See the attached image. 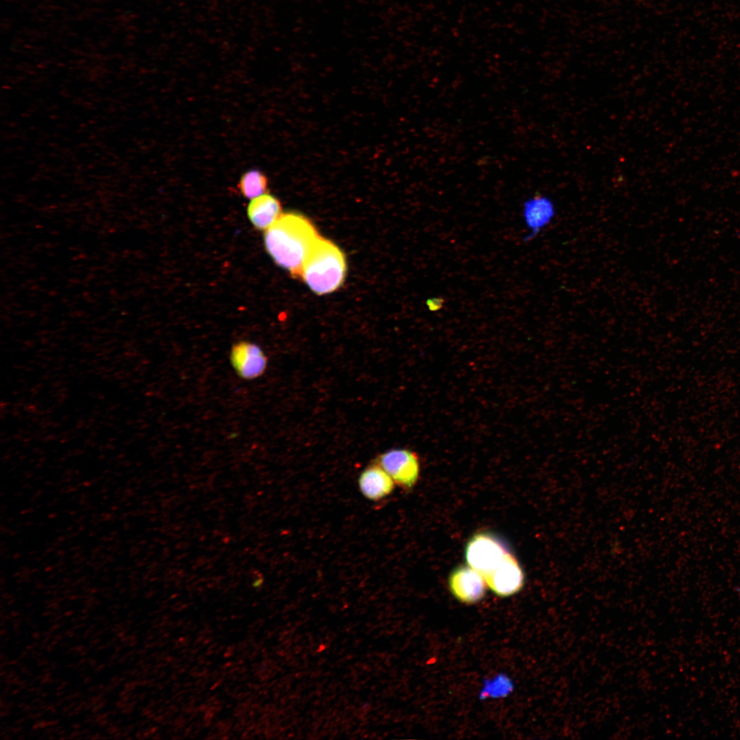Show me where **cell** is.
I'll return each instance as SVG.
<instances>
[{
    "label": "cell",
    "instance_id": "obj_9",
    "mask_svg": "<svg viewBox=\"0 0 740 740\" xmlns=\"http://www.w3.org/2000/svg\"><path fill=\"white\" fill-rule=\"evenodd\" d=\"M553 203L547 197L536 196L523 204V216L529 233L523 241L526 243L532 240L547 226L555 216Z\"/></svg>",
    "mask_w": 740,
    "mask_h": 740
},
{
    "label": "cell",
    "instance_id": "obj_6",
    "mask_svg": "<svg viewBox=\"0 0 740 740\" xmlns=\"http://www.w3.org/2000/svg\"><path fill=\"white\" fill-rule=\"evenodd\" d=\"M484 578L490 589L501 597L517 593L524 584L523 570L510 552L500 565Z\"/></svg>",
    "mask_w": 740,
    "mask_h": 740
},
{
    "label": "cell",
    "instance_id": "obj_3",
    "mask_svg": "<svg viewBox=\"0 0 740 740\" xmlns=\"http://www.w3.org/2000/svg\"><path fill=\"white\" fill-rule=\"evenodd\" d=\"M508 552L504 543L498 537L489 532H479L468 541L465 557L468 565L484 578L500 565Z\"/></svg>",
    "mask_w": 740,
    "mask_h": 740
},
{
    "label": "cell",
    "instance_id": "obj_7",
    "mask_svg": "<svg viewBox=\"0 0 740 740\" xmlns=\"http://www.w3.org/2000/svg\"><path fill=\"white\" fill-rule=\"evenodd\" d=\"M486 586L484 577L469 565L458 567L449 578L452 593L465 604L479 602L484 596Z\"/></svg>",
    "mask_w": 740,
    "mask_h": 740
},
{
    "label": "cell",
    "instance_id": "obj_12",
    "mask_svg": "<svg viewBox=\"0 0 740 740\" xmlns=\"http://www.w3.org/2000/svg\"><path fill=\"white\" fill-rule=\"evenodd\" d=\"M445 301L442 297H434L427 299L426 305L430 311L436 312L440 310L444 306Z\"/></svg>",
    "mask_w": 740,
    "mask_h": 740
},
{
    "label": "cell",
    "instance_id": "obj_1",
    "mask_svg": "<svg viewBox=\"0 0 740 740\" xmlns=\"http://www.w3.org/2000/svg\"><path fill=\"white\" fill-rule=\"evenodd\" d=\"M319 236L307 217L289 212L282 213L264 231V243L275 263L293 277L299 278L304 263Z\"/></svg>",
    "mask_w": 740,
    "mask_h": 740
},
{
    "label": "cell",
    "instance_id": "obj_5",
    "mask_svg": "<svg viewBox=\"0 0 740 740\" xmlns=\"http://www.w3.org/2000/svg\"><path fill=\"white\" fill-rule=\"evenodd\" d=\"M230 362L238 377L251 380L265 371L268 359L261 347L252 342L241 341L234 343L230 352Z\"/></svg>",
    "mask_w": 740,
    "mask_h": 740
},
{
    "label": "cell",
    "instance_id": "obj_4",
    "mask_svg": "<svg viewBox=\"0 0 740 740\" xmlns=\"http://www.w3.org/2000/svg\"><path fill=\"white\" fill-rule=\"evenodd\" d=\"M392 478L395 484L408 489L415 486L420 473L418 455L408 449H392L380 454L373 460Z\"/></svg>",
    "mask_w": 740,
    "mask_h": 740
},
{
    "label": "cell",
    "instance_id": "obj_2",
    "mask_svg": "<svg viewBox=\"0 0 740 740\" xmlns=\"http://www.w3.org/2000/svg\"><path fill=\"white\" fill-rule=\"evenodd\" d=\"M346 272L344 253L332 241L320 236L304 263L299 278L312 292L322 295L337 290Z\"/></svg>",
    "mask_w": 740,
    "mask_h": 740
},
{
    "label": "cell",
    "instance_id": "obj_11",
    "mask_svg": "<svg viewBox=\"0 0 740 740\" xmlns=\"http://www.w3.org/2000/svg\"><path fill=\"white\" fill-rule=\"evenodd\" d=\"M238 188L245 197L253 199L265 194L267 189V179L260 171L250 170L242 175Z\"/></svg>",
    "mask_w": 740,
    "mask_h": 740
},
{
    "label": "cell",
    "instance_id": "obj_10",
    "mask_svg": "<svg viewBox=\"0 0 740 740\" xmlns=\"http://www.w3.org/2000/svg\"><path fill=\"white\" fill-rule=\"evenodd\" d=\"M282 214L279 200L267 193L251 199L247 207L248 217L253 225L259 230H267Z\"/></svg>",
    "mask_w": 740,
    "mask_h": 740
},
{
    "label": "cell",
    "instance_id": "obj_8",
    "mask_svg": "<svg viewBox=\"0 0 740 740\" xmlns=\"http://www.w3.org/2000/svg\"><path fill=\"white\" fill-rule=\"evenodd\" d=\"M358 484L362 495L373 502L388 496L395 485L389 474L374 461L361 472Z\"/></svg>",
    "mask_w": 740,
    "mask_h": 740
}]
</instances>
